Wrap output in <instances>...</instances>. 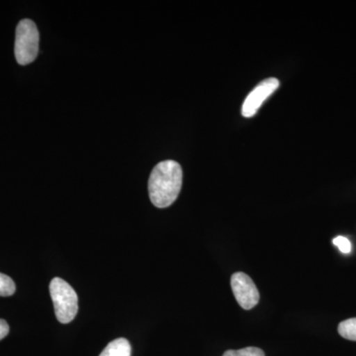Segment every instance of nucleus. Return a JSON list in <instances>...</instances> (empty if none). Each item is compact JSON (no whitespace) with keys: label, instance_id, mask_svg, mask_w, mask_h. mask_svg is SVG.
I'll list each match as a JSON object with an SVG mask.
<instances>
[{"label":"nucleus","instance_id":"1","mask_svg":"<svg viewBox=\"0 0 356 356\" xmlns=\"http://www.w3.org/2000/svg\"><path fill=\"white\" fill-rule=\"evenodd\" d=\"M182 168L175 161L158 163L149 178V195L158 208L170 207L175 202L182 186Z\"/></svg>","mask_w":356,"mask_h":356},{"label":"nucleus","instance_id":"2","mask_svg":"<svg viewBox=\"0 0 356 356\" xmlns=\"http://www.w3.org/2000/svg\"><path fill=\"white\" fill-rule=\"evenodd\" d=\"M50 294L58 322L69 324L79 311V297L74 288L62 278L56 277L51 281Z\"/></svg>","mask_w":356,"mask_h":356},{"label":"nucleus","instance_id":"3","mask_svg":"<svg viewBox=\"0 0 356 356\" xmlns=\"http://www.w3.org/2000/svg\"><path fill=\"white\" fill-rule=\"evenodd\" d=\"M40 35L36 24L30 19H23L16 28L15 58L18 64L27 65L36 60L39 54Z\"/></svg>","mask_w":356,"mask_h":356},{"label":"nucleus","instance_id":"4","mask_svg":"<svg viewBox=\"0 0 356 356\" xmlns=\"http://www.w3.org/2000/svg\"><path fill=\"white\" fill-rule=\"evenodd\" d=\"M231 286L238 305L250 310L259 304L261 295L252 278L248 274L236 273L232 275Z\"/></svg>","mask_w":356,"mask_h":356},{"label":"nucleus","instance_id":"5","mask_svg":"<svg viewBox=\"0 0 356 356\" xmlns=\"http://www.w3.org/2000/svg\"><path fill=\"white\" fill-rule=\"evenodd\" d=\"M280 88V81L275 77L264 79L261 83L257 84V88L248 95L243 102L242 114L245 118H250L254 116L261 105L266 102L274 91Z\"/></svg>","mask_w":356,"mask_h":356},{"label":"nucleus","instance_id":"6","mask_svg":"<svg viewBox=\"0 0 356 356\" xmlns=\"http://www.w3.org/2000/svg\"><path fill=\"white\" fill-rule=\"evenodd\" d=\"M132 348L126 339H117L111 341L99 356H131Z\"/></svg>","mask_w":356,"mask_h":356},{"label":"nucleus","instance_id":"7","mask_svg":"<svg viewBox=\"0 0 356 356\" xmlns=\"http://www.w3.org/2000/svg\"><path fill=\"white\" fill-rule=\"evenodd\" d=\"M337 332L343 339L356 341V318H348L339 323Z\"/></svg>","mask_w":356,"mask_h":356},{"label":"nucleus","instance_id":"8","mask_svg":"<svg viewBox=\"0 0 356 356\" xmlns=\"http://www.w3.org/2000/svg\"><path fill=\"white\" fill-rule=\"evenodd\" d=\"M16 291L15 283L9 276L0 273V296L9 297Z\"/></svg>","mask_w":356,"mask_h":356},{"label":"nucleus","instance_id":"9","mask_svg":"<svg viewBox=\"0 0 356 356\" xmlns=\"http://www.w3.org/2000/svg\"><path fill=\"white\" fill-rule=\"evenodd\" d=\"M222 356H266V353L261 348L248 346V348H242V350L225 351Z\"/></svg>","mask_w":356,"mask_h":356},{"label":"nucleus","instance_id":"10","mask_svg":"<svg viewBox=\"0 0 356 356\" xmlns=\"http://www.w3.org/2000/svg\"><path fill=\"white\" fill-rule=\"evenodd\" d=\"M332 243L337 245L339 250H341V252H343V254H350L351 252V243L350 240L346 238V236H337V238H334V241H332Z\"/></svg>","mask_w":356,"mask_h":356},{"label":"nucleus","instance_id":"11","mask_svg":"<svg viewBox=\"0 0 356 356\" xmlns=\"http://www.w3.org/2000/svg\"><path fill=\"white\" fill-rule=\"evenodd\" d=\"M9 334V325L7 324L6 321L0 318V341L3 339L4 337Z\"/></svg>","mask_w":356,"mask_h":356}]
</instances>
